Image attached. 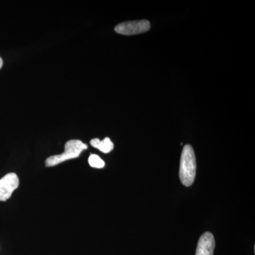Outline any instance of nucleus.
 Masks as SVG:
<instances>
[{"mask_svg": "<svg viewBox=\"0 0 255 255\" xmlns=\"http://www.w3.org/2000/svg\"><path fill=\"white\" fill-rule=\"evenodd\" d=\"M196 159L194 149L190 145H184L181 155L179 177L183 185L190 187L195 179Z\"/></svg>", "mask_w": 255, "mask_h": 255, "instance_id": "nucleus-1", "label": "nucleus"}, {"mask_svg": "<svg viewBox=\"0 0 255 255\" xmlns=\"http://www.w3.org/2000/svg\"><path fill=\"white\" fill-rule=\"evenodd\" d=\"M86 144L80 140H70L65 143V152L60 155L50 156L46 160V167L58 165L68 159L78 158L82 151L87 149Z\"/></svg>", "mask_w": 255, "mask_h": 255, "instance_id": "nucleus-2", "label": "nucleus"}, {"mask_svg": "<svg viewBox=\"0 0 255 255\" xmlns=\"http://www.w3.org/2000/svg\"><path fill=\"white\" fill-rule=\"evenodd\" d=\"M150 28V23L147 20L127 21L121 23L115 27V31L125 36L140 34L145 33Z\"/></svg>", "mask_w": 255, "mask_h": 255, "instance_id": "nucleus-3", "label": "nucleus"}, {"mask_svg": "<svg viewBox=\"0 0 255 255\" xmlns=\"http://www.w3.org/2000/svg\"><path fill=\"white\" fill-rule=\"evenodd\" d=\"M19 185V179L15 173H9L0 179V201L9 199L15 189Z\"/></svg>", "mask_w": 255, "mask_h": 255, "instance_id": "nucleus-4", "label": "nucleus"}, {"mask_svg": "<svg viewBox=\"0 0 255 255\" xmlns=\"http://www.w3.org/2000/svg\"><path fill=\"white\" fill-rule=\"evenodd\" d=\"M215 245L214 235L209 232L204 233L198 242L195 255H214Z\"/></svg>", "mask_w": 255, "mask_h": 255, "instance_id": "nucleus-5", "label": "nucleus"}, {"mask_svg": "<svg viewBox=\"0 0 255 255\" xmlns=\"http://www.w3.org/2000/svg\"><path fill=\"white\" fill-rule=\"evenodd\" d=\"M90 144L104 153H109L114 148V143L109 137H105L103 140H100L99 138L92 139Z\"/></svg>", "mask_w": 255, "mask_h": 255, "instance_id": "nucleus-6", "label": "nucleus"}, {"mask_svg": "<svg viewBox=\"0 0 255 255\" xmlns=\"http://www.w3.org/2000/svg\"><path fill=\"white\" fill-rule=\"evenodd\" d=\"M89 164L94 168H103L105 166V162L103 159L100 158V156L91 155L89 157Z\"/></svg>", "mask_w": 255, "mask_h": 255, "instance_id": "nucleus-7", "label": "nucleus"}, {"mask_svg": "<svg viewBox=\"0 0 255 255\" xmlns=\"http://www.w3.org/2000/svg\"><path fill=\"white\" fill-rule=\"evenodd\" d=\"M2 65H3V60L1 59V57H0V69L2 68Z\"/></svg>", "mask_w": 255, "mask_h": 255, "instance_id": "nucleus-8", "label": "nucleus"}]
</instances>
